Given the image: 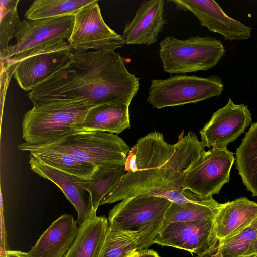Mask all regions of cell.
Wrapping results in <instances>:
<instances>
[{"instance_id": "obj_23", "label": "cell", "mask_w": 257, "mask_h": 257, "mask_svg": "<svg viewBox=\"0 0 257 257\" xmlns=\"http://www.w3.org/2000/svg\"><path fill=\"white\" fill-rule=\"evenodd\" d=\"M236 160L244 185L257 196V122L251 124L236 149Z\"/></svg>"}, {"instance_id": "obj_28", "label": "cell", "mask_w": 257, "mask_h": 257, "mask_svg": "<svg viewBox=\"0 0 257 257\" xmlns=\"http://www.w3.org/2000/svg\"><path fill=\"white\" fill-rule=\"evenodd\" d=\"M19 2V0L0 1V51L9 46L10 40L21 26L17 10Z\"/></svg>"}, {"instance_id": "obj_1", "label": "cell", "mask_w": 257, "mask_h": 257, "mask_svg": "<svg viewBox=\"0 0 257 257\" xmlns=\"http://www.w3.org/2000/svg\"><path fill=\"white\" fill-rule=\"evenodd\" d=\"M204 146L192 131L180 135L175 144L166 142L155 131L139 139L128 152L121 180L100 205L138 196H155L183 204L198 200L184 190V176L205 151Z\"/></svg>"}, {"instance_id": "obj_12", "label": "cell", "mask_w": 257, "mask_h": 257, "mask_svg": "<svg viewBox=\"0 0 257 257\" xmlns=\"http://www.w3.org/2000/svg\"><path fill=\"white\" fill-rule=\"evenodd\" d=\"M219 242L214 220L174 222L163 227L153 244L170 246L201 254Z\"/></svg>"}, {"instance_id": "obj_11", "label": "cell", "mask_w": 257, "mask_h": 257, "mask_svg": "<svg viewBox=\"0 0 257 257\" xmlns=\"http://www.w3.org/2000/svg\"><path fill=\"white\" fill-rule=\"evenodd\" d=\"M74 15L35 20L23 19L15 35L16 43L0 51L1 60L52 41L68 40L72 31Z\"/></svg>"}, {"instance_id": "obj_19", "label": "cell", "mask_w": 257, "mask_h": 257, "mask_svg": "<svg viewBox=\"0 0 257 257\" xmlns=\"http://www.w3.org/2000/svg\"><path fill=\"white\" fill-rule=\"evenodd\" d=\"M130 126L129 106L107 103L89 108L77 131L119 134Z\"/></svg>"}, {"instance_id": "obj_25", "label": "cell", "mask_w": 257, "mask_h": 257, "mask_svg": "<svg viewBox=\"0 0 257 257\" xmlns=\"http://www.w3.org/2000/svg\"><path fill=\"white\" fill-rule=\"evenodd\" d=\"M95 0H35L25 13L26 19L35 20L73 14Z\"/></svg>"}, {"instance_id": "obj_8", "label": "cell", "mask_w": 257, "mask_h": 257, "mask_svg": "<svg viewBox=\"0 0 257 257\" xmlns=\"http://www.w3.org/2000/svg\"><path fill=\"white\" fill-rule=\"evenodd\" d=\"M70 52L66 40L50 41L5 60L20 87L31 91L69 60Z\"/></svg>"}, {"instance_id": "obj_6", "label": "cell", "mask_w": 257, "mask_h": 257, "mask_svg": "<svg viewBox=\"0 0 257 257\" xmlns=\"http://www.w3.org/2000/svg\"><path fill=\"white\" fill-rule=\"evenodd\" d=\"M39 146L69 154L98 169L125 164L130 150L117 135L98 131H76L51 144Z\"/></svg>"}, {"instance_id": "obj_33", "label": "cell", "mask_w": 257, "mask_h": 257, "mask_svg": "<svg viewBox=\"0 0 257 257\" xmlns=\"http://www.w3.org/2000/svg\"><path fill=\"white\" fill-rule=\"evenodd\" d=\"M0 257H6L4 252L1 253Z\"/></svg>"}, {"instance_id": "obj_7", "label": "cell", "mask_w": 257, "mask_h": 257, "mask_svg": "<svg viewBox=\"0 0 257 257\" xmlns=\"http://www.w3.org/2000/svg\"><path fill=\"white\" fill-rule=\"evenodd\" d=\"M223 89L218 76L176 75L165 79H152L147 102L157 109L183 105L219 97Z\"/></svg>"}, {"instance_id": "obj_30", "label": "cell", "mask_w": 257, "mask_h": 257, "mask_svg": "<svg viewBox=\"0 0 257 257\" xmlns=\"http://www.w3.org/2000/svg\"><path fill=\"white\" fill-rule=\"evenodd\" d=\"M134 257H160L158 253L152 249H144L135 252Z\"/></svg>"}, {"instance_id": "obj_4", "label": "cell", "mask_w": 257, "mask_h": 257, "mask_svg": "<svg viewBox=\"0 0 257 257\" xmlns=\"http://www.w3.org/2000/svg\"><path fill=\"white\" fill-rule=\"evenodd\" d=\"M171 202L155 196H138L121 201L109 211V227L137 231L140 234L138 251L153 244L160 231Z\"/></svg>"}, {"instance_id": "obj_10", "label": "cell", "mask_w": 257, "mask_h": 257, "mask_svg": "<svg viewBox=\"0 0 257 257\" xmlns=\"http://www.w3.org/2000/svg\"><path fill=\"white\" fill-rule=\"evenodd\" d=\"M234 153L227 148L205 151L186 173L183 182L184 190L203 200L219 194L223 186L229 181L234 163Z\"/></svg>"}, {"instance_id": "obj_24", "label": "cell", "mask_w": 257, "mask_h": 257, "mask_svg": "<svg viewBox=\"0 0 257 257\" xmlns=\"http://www.w3.org/2000/svg\"><path fill=\"white\" fill-rule=\"evenodd\" d=\"M220 205L212 197L183 204L171 202L165 214L162 227L174 222L214 220Z\"/></svg>"}, {"instance_id": "obj_3", "label": "cell", "mask_w": 257, "mask_h": 257, "mask_svg": "<svg viewBox=\"0 0 257 257\" xmlns=\"http://www.w3.org/2000/svg\"><path fill=\"white\" fill-rule=\"evenodd\" d=\"M89 108L79 102L46 100L33 104L24 115L22 137L25 143L47 145L77 131Z\"/></svg>"}, {"instance_id": "obj_22", "label": "cell", "mask_w": 257, "mask_h": 257, "mask_svg": "<svg viewBox=\"0 0 257 257\" xmlns=\"http://www.w3.org/2000/svg\"><path fill=\"white\" fill-rule=\"evenodd\" d=\"M125 164L98 169L89 180L75 178L76 184L89 194L88 204L91 210L97 211L102 200L113 191L124 174Z\"/></svg>"}, {"instance_id": "obj_9", "label": "cell", "mask_w": 257, "mask_h": 257, "mask_svg": "<svg viewBox=\"0 0 257 257\" xmlns=\"http://www.w3.org/2000/svg\"><path fill=\"white\" fill-rule=\"evenodd\" d=\"M67 42L72 54L91 49L114 51L125 44L122 35L105 22L98 0L83 7L74 15L72 31Z\"/></svg>"}, {"instance_id": "obj_16", "label": "cell", "mask_w": 257, "mask_h": 257, "mask_svg": "<svg viewBox=\"0 0 257 257\" xmlns=\"http://www.w3.org/2000/svg\"><path fill=\"white\" fill-rule=\"evenodd\" d=\"M78 230L74 217L63 214L51 223L27 254L28 257H64Z\"/></svg>"}, {"instance_id": "obj_13", "label": "cell", "mask_w": 257, "mask_h": 257, "mask_svg": "<svg viewBox=\"0 0 257 257\" xmlns=\"http://www.w3.org/2000/svg\"><path fill=\"white\" fill-rule=\"evenodd\" d=\"M251 121L247 105L235 104L229 98L226 105L215 111L200 131L201 143L208 148H224L242 134Z\"/></svg>"}, {"instance_id": "obj_18", "label": "cell", "mask_w": 257, "mask_h": 257, "mask_svg": "<svg viewBox=\"0 0 257 257\" xmlns=\"http://www.w3.org/2000/svg\"><path fill=\"white\" fill-rule=\"evenodd\" d=\"M29 158L32 171L50 180L62 190L77 212V224H83L89 217L91 210L83 195L84 191L76 184V177L43 164L30 155Z\"/></svg>"}, {"instance_id": "obj_32", "label": "cell", "mask_w": 257, "mask_h": 257, "mask_svg": "<svg viewBox=\"0 0 257 257\" xmlns=\"http://www.w3.org/2000/svg\"><path fill=\"white\" fill-rule=\"evenodd\" d=\"M254 220L257 224V217L254 219ZM248 257H257V237L252 249L249 253Z\"/></svg>"}, {"instance_id": "obj_34", "label": "cell", "mask_w": 257, "mask_h": 257, "mask_svg": "<svg viewBox=\"0 0 257 257\" xmlns=\"http://www.w3.org/2000/svg\"><path fill=\"white\" fill-rule=\"evenodd\" d=\"M135 253H134V254H133V255H132L131 256H129V257H134V254H135Z\"/></svg>"}, {"instance_id": "obj_17", "label": "cell", "mask_w": 257, "mask_h": 257, "mask_svg": "<svg viewBox=\"0 0 257 257\" xmlns=\"http://www.w3.org/2000/svg\"><path fill=\"white\" fill-rule=\"evenodd\" d=\"M257 217V203L240 197L221 204L214 219L218 241L229 238L249 226Z\"/></svg>"}, {"instance_id": "obj_26", "label": "cell", "mask_w": 257, "mask_h": 257, "mask_svg": "<svg viewBox=\"0 0 257 257\" xmlns=\"http://www.w3.org/2000/svg\"><path fill=\"white\" fill-rule=\"evenodd\" d=\"M140 239L137 231L109 227L99 257H129L138 251Z\"/></svg>"}, {"instance_id": "obj_27", "label": "cell", "mask_w": 257, "mask_h": 257, "mask_svg": "<svg viewBox=\"0 0 257 257\" xmlns=\"http://www.w3.org/2000/svg\"><path fill=\"white\" fill-rule=\"evenodd\" d=\"M257 237V224L254 220L238 233L219 241L222 257H248Z\"/></svg>"}, {"instance_id": "obj_21", "label": "cell", "mask_w": 257, "mask_h": 257, "mask_svg": "<svg viewBox=\"0 0 257 257\" xmlns=\"http://www.w3.org/2000/svg\"><path fill=\"white\" fill-rule=\"evenodd\" d=\"M20 150L30 152V155L48 166L83 180H89L98 169L91 164L80 161L69 154L43 146L23 143Z\"/></svg>"}, {"instance_id": "obj_20", "label": "cell", "mask_w": 257, "mask_h": 257, "mask_svg": "<svg viewBox=\"0 0 257 257\" xmlns=\"http://www.w3.org/2000/svg\"><path fill=\"white\" fill-rule=\"evenodd\" d=\"M92 210L89 217L79 225L78 234L64 257H99L109 223L105 216H98Z\"/></svg>"}, {"instance_id": "obj_31", "label": "cell", "mask_w": 257, "mask_h": 257, "mask_svg": "<svg viewBox=\"0 0 257 257\" xmlns=\"http://www.w3.org/2000/svg\"><path fill=\"white\" fill-rule=\"evenodd\" d=\"M6 257H28L27 252L18 250H5L3 252Z\"/></svg>"}, {"instance_id": "obj_5", "label": "cell", "mask_w": 257, "mask_h": 257, "mask_svg": "<svg viewBox=\"0 0 257 257\" xmlns=\"http://www.w3.org/2000/svg\"><path fill=\"white\" fill-rule=\"evenodd\" d=\"M225 52L222 42L209 36L182 40L169 36L159 44L163 68L171 74L208 70L218 63Z\"/></svg>"}, {"instance_id": "obj_2", "label": "cell", "mask_w": 257, "mask_h": 257, "mask_svg": "<svg viewBox=\"0 0 257 257\" xmlns=\"http://www.w3.org/2000/svg\"><path fill=\"white\" fill-rule=\"evenodd\" d=\"M139 79L113 50L72 54L68 61L38 84L28 97L33 104L46 100L74 101L89 108L107 103L130 106Z\"/></svg>"}, {"instance_id": "obj_29", "label": "cell", "mask_w": 257, "mask_h": 257, "mask_svg": "<svg viewBox=\"0 0 257 257\" xmlns=\"http://www.w3.org/2000/svg\"><path fill=\"white\" fill-rule=\"evenodd\" d=\"M195 257H222L220 250L219 242L214 247Z\"/></svg>"}, {"instance_id": "obj_14", "label": "cell", "mask_w": 257, "mask_h": 257, "mask_svg": "<svg viewBox=\"0 0 257 257\" xmlns=\"http://www.w3.org/2000/svg\"><path fill=\"white\" fill-rule=\"evenodd\" d=\"M170 2L180 10L192 12L202 26L222 35L225 40H245L251 36L250 27L227 15L214 1L172 0Z\"/></svg>"}, {"instance_id": "obj_15", "label": "cell", "mask_w": 257, "mask_h": 257, "mask_svg": "<svg viewBox=\"0 0 257 257\" xmlns=\"http://www.w3.org/2000/svg\"><path fill=\"white\" fill-rule=\"evenodd\" d=\"M164 0L141 2L133 19L127 23L122 35L125 44L150 45L157 42L166 23Z\"/></svg>"}]
</instances>
